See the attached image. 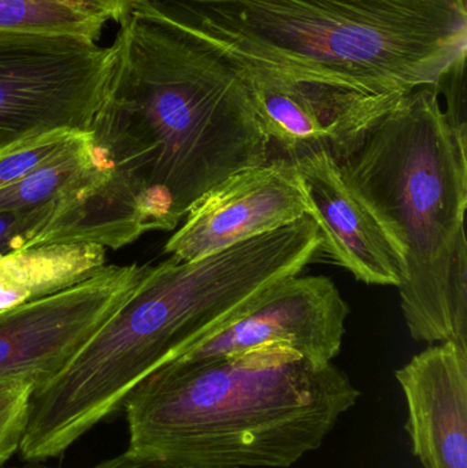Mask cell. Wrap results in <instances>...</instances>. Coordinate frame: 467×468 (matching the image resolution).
I'll list each match as a JSON object with an SVG mask.
<instances>
[{"label":"cell","mask_w":467,"mask_h":468,"mask_svg":"<svg viewBox=\"0 0 467 468\" xmlns=\"http://www.w3.org/2000/svg\"><path fill=\"white\" fill-rule=\"evenodd\" d=\"M90 468H235L210 466V464L196 463L186 459L173 456L156 455V453L137 452L126 450L121 455L109 461L101 462L98 466Z\"/></svg>","instance_id":"cell-20"},{"label":"cell","mask_w":467,"mask_h":468,"mask_svg":"<svg viewBox=\"0 0 467 468\" xmlns=\"http://www.w3.org/2000/svg\"><path fill=\"white\" fill-rule=\"evenodd\" d=\"M35 388L29 381L0 384V467L21 447Z\"/></svg>","instance_id":"cell-18"},{"label":"cell","mask_w":467,"mask_h":468,"mask_svg":"<svg viewBox=\"0 0 467 468\" xmlns=\"http://www.w3.org/2000/svg\"><path fill=\"white\" fill-rule=\"evenodd\" d=\"M0 468H3V467H0ZM10 468H48V467L35 466V464H32V466L10 467Z\"/></svg>","instance_id":"cell-21"},{"label":"cell","mask_w":467,"mask_h":468,"mask_svg":"<svg viewBox=\"0 0 467 468\" xmlns=\"http://www.w3.org/2000/svg\"><path fill=\"white\" fill-rule=\"evenodd\" d=\"M93 147L133 192L148 232H170L214 186L269 162L246 69L126 5Z\"/></svg>","instance_id":"cell-1"},{"label":"cell","mask_w":467,"mask_h":468,"mask_svg":"<svg viewBox=\"0 0 467 468\" xmlns=\"http://www.w3.org/2000/svg\"><path fill=\"white\" fill-rule=\"evenodd\" d=\"M310 202V218L321 237L318 255L366 285L399 288L405 261L375 214L353 191L339 162L324 153L293 162Z\"/></svg>","instance_id":"cell-11"},{"label":"cell","mask_w":467,"mask_h":468,"mask_svg":"<svg viewBox=\"0 0 467 468\" xmlns=\"http://www.w3.org/2000/svg\"><path fill=\"white\" fill-rule=\"evenodd\" d=\"M350 307L325 275L277 283L213 335L170 363L199 362L263 346H282L310 362L332 363L342 351Z\"/></svg>","instance_id":"cell-9"},{"label":"cell","mask_w":467,"mask_h":468,"mask_svg":"<svg viewBox=\"0 0 467 468\" xmlns=\"http://www.w3.org/2000/svg\"><path fill=\"white\" fill-rule=\"evenodd\" d=\"M93 154L90 132L21 180L0 188V213H25L54 200L84 169Z\"/></svg>","instance_id":"cell-16"},{"label":"cell","mask_w":467,"mask_h":468,"mask_svg":"<svg viewBox=\"0 0 467 468\" xmlns=\"http://www.w3.org/2000/svg\"><path fill=\"white\" fill-rule=\"evenodd\" d=\"M320 234L303 218L222 252L150 266L129 299L68 365L30 396L19 452L60 455L122 409L131 393L197 341L317 259Z\"/></svg>","instance_id":"cell-2"},{"label":"cell","mask_w":467,"mask_h":468,"mask_svg":"<svg viewBox=\"0 0 467 468\" xmlns=\"http://www.w3.org/2000/svg\"><path fill=\"white\" fill-rule=\"evenodd\" d=\"M243 66L269 161L293 164L324 153L342 164L405 96L370 95L317 77Z\"/></svg>","instance_id":"cell-7"},{"label":"cell","mask_w":467,"mask_h":468,"mask_svg":"<svg viewBox=\"0 0 467 468\" xmlns=\"http://www.w3.org/2000/svg\"><path fill=\"white\" fill-rule=\"evenodd\" d=\"M112 47L58 33L0 30V151L55 131L90 132Z\"/></svg>","instance_id":"cell-6"},{"label":"cell","mask_w":467,"mask_h":468,"mask_svg":"<svg viewBox=\"0 0 467 468\" xmlns=\"http://www.w3.org/2000/svg\"><path fill=\"white\" fill-rule=\"evenodd\" d=\"M145 233L133 192L93 147L90 161L52 200L25 248L92 244L120 250Z\"/></svg>","instance_id":"cell-13"},{"label":"cell","mask_w":467,"mask_h":468,"mask_svg":"<svg viewBox=\"0 0 467 468\" xmlns=\"http://www.w3.org/2000/svg\"><path fill=\"white\" fill-rule=\"evenodd\" d=\"M51 202L25 213H0V256L27 247L32 234L47 218Z\"/></svg>","instance_id":"cell-19"},{"label":"cell","mask_w":467,"mask_h":468,"mask_svg":"<svg viewBox=\"0 0 467 468\" xmlns=\"http://www.w3.org/2000/svg\"><path fill=\"white\" fill-rule=\"evenodd\" d=\"M150 266H106L51 296L0 311V384H44L129 299Z\"/></svg>","instance_id":"cell-8"},{"label":"cell","mask_w":467,"mask_h":468,"mask_svg":"<svg viewBox=\"0 0 467 468\" xmlns=\"http://www.w3.org/2000/svg\"><path fill=\"white\" fill-rule=\"evenodd\" d=\"M466 122L419 87L340 164L405 261L400 305L411 337L467 346Z\"/></svg>","instance_id":"cell-5"},{"label":"cell","mask_w":467,"mask_h":468,"mask_svg":"<svg viewBox=\"0 0 467 468\" xmlns=\"http://www.w3.org/2000/svg\"><path fill=\"white\" fill-rule=\"evenodd\" d=\"M243 65L370 95L439 87L466 63L467 0H129Z\"/></svg>","instance_id":"cell-3"},{"label":"cell","mask_w":467,"mask_h":468,"mask_svg":"<svg viewBox=\"0 0 467 468\" xmlns=\"http://www.w3.org/2000/svg\"><path fill=\"white\" fill-rule=\"evenodd\" d=\"M128 2L0 0V30L82 36L96 41L107 21H120Z\"/></svg>","instance_id":"cell-15"},{"label":"cell","mask_w":467,"mask_h":468,"mask_svg":"<svg viewBox=\"0 0 467 468\" xmlns=\"http://www.w3.org/2000/svg\"><path fill=\"white\" fill-rule=\"evenodd\" d=\"M88 132L55 131L0 151V188L21 180Z\"/></svg>","instance_id":"cell-17"},{"label":"cell","mask_w":467,"mask_h":468,"mask_svg":"<svg viewBox=\"0 0 467 468\" xmlns=\"http://www.w3.org/2000/svg\"><path fill=\"white\" fill-rule=\"evenodd\" d=\"M411 452L424 468H467V346L430 344L395 373Z\"/></svg>","instance_id":"cell-12"},{"label":"cell","mask_w":467,"mask_h":468,"mask_svg":"<svg viewBox=\"0 0 467 468\" xmlns=\"http://www.w3.org/2000/svg\"><path fill=\"white\" fill-rule=\"evenodd\" d=\"M106 267V248L46 244L0 256V311L71 288Z\"/></svg>","instance_id":"cell-14"},{"label":"cell","mask_w":467,"mask_h":468,"mask_svg":"<svg viewBox=\"0 0 467 468\" xmlns=\"http://www.w3.org/2000/svg\"><path fill=\"white\" fill-rule=\"evenodd\" d=\"M361 392L332 363L263 346L169 363L126 399L129 450L210 466L288 468L314 452Z\"/></svg>","instance_id":"cell-4"},{"label":"cell","mask_w":467,"mask_h":468,"mask_svg":"<svg viewBox=\"0 0 467 468\" xmlns=\"http://www.w3.org/2000/svg\"><path fill=\"white\" fill-rule=\"evenodd\" d=\"M310 202L292 162L269 161L230 176L206 192L165 244L180 261L222 252L309 217Z\"/></svg>","instance_id":"cell-10"}]
</instances>
